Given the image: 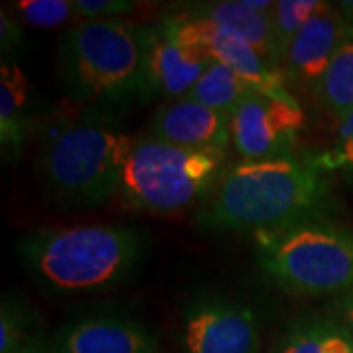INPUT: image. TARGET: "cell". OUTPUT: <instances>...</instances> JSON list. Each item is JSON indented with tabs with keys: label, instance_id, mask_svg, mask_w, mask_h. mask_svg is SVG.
<instances>
[{
	"label": "cell",
	"instance_id": "d6986e66",
	"mask_svg": "<svg viewBox=\"0 0 353 353\" xmlns=\"http://www.w3.org/2000/svg\"><path fill=\"white\" fill-rule=\"evenodd\" d=\"M316 101L320 102L336 120L353 110V28L350 26L345 38L330 61L326 73L316 88Z\"/></svg>",
	"mask_w": 353,
	"mask_h": 353
},
{
	"label": "cell",
	"instance_id": "d4e9b609",
	"mask_svg": "<svg viewBox=\"0 0 353 353\" xmlns=\"http://www.w3.org/2000/svg\"><path fill=\"white\" fill-rule=\"evenodd\" d=\"M326 314L353 334V289L334 296L326 306Z\"/></svg>",
	"mask_w": 353,
	"mask_h": 353
},
{
	"label": "cell",
	"instance_id": "5bb4252c",
	"mask_svg": "<svg viewBox=\"0 0 353 353\" xmlns=\"http://www.w3.org/2000/svg\"><path fill=\"white\" fill-rule=\"evenodd\" d=\"M32 85L20 65H0V150L2 161L16 163L32 134Z\"/></svg>",
	"mask_w": 353,
	"mask_h": 353
},
{
	"label": "cell",
	"instance_id": "9c48e42d",
	"mask_svg": "<svg viewBox=\"0 0 353 353\" xmlns=\"http://www.w3.org/2000/svg\"><path fill=\"white\" fill-rule=\"evenodd\" d=\"M157 24L179 46L234 69L238 75L250 81L261 92H275L289 88L285 75L273 69L245 39L234 34L232 30H226L199 16H192L181 8L165 14Z\"/></svg>",
	"mask_w": 353,
	"mask_h": 353
},
{
	"label": "cell",
	"instance_id": "3957f363",
	"mask_svg": "<svg viewBox=\"0 0 353 353\" xmlns=\"http://www.w3.org/2000/svg\"><path fill=\"white\" fill-rule=\"evenodd\" d=\"M134 139L101 112L57 122L43 136L38 171L55 201L67 206H101L120 190Z\"/></svg>",
	"mask_w": 353,
	"mask_h": 353
},
{
	"label": "cell",
	"instance_id": "52a82bcc",
	"mask_svg": "<svg viewBox=\"0 0 353 353\" xmlns=\"http://www.w3.org/2000/svg\"><path fill=\"white\" fill-rule=\"evenodd\" d=\"M183 353H259V312L224 294H196L183 308Z\"/></svg>",
	"mask_w": 353,
	"mask_h": 353
},
{
	"label": "cell",
	"instance_id": "ba28073f",
	"mask_svg": "<svg viewBox=\"0 0 353 353\" xmlns=\"http://www.w3.org/2000/svg\"><path fill=\"white\" fill-rule=\"evenodd\" d=\"M303 106L289 88L255 92L230 116L232 148L241 159H271L299 152Z\"/></svg>",
	"mask_w": 353,
	"mask_h": 353
},
{
	"label": "cell",
	"instance_id": "7402d4cb",
	"mask_svg": "<svg viewBox=\"0 0 353 353\" xmlns=\"http://www.w3.org/2000/svg\"><path fill=\"white\" fill-rule=\"evenodd\" d=\"M324 165L328 171H338L345 179L353 181V110L336 120L334 143L322 152Z\"/></svg>",
	"mask_w": 353,
	"mask_h": 353
},
{
	"label": "cell",
	"instance_id": "7a4b0ae2",
	"mask_svg": "<svg viewBox=\"0 0 353 353\" xmlns=\"http://www.w3.org/2000/svg\"><path fill=\"white\" fill-rule=\"evenodd\" d=\"M145 248V234L138 228L90 224L34 232L16 243V253L46 292L81 294L124 283L141 263Z\"/></svg>",
	"mask_w": 353,
	"mask_h": 353
},
{
	"label": "cell",
	"instance_id": "9a60e30c",
	"mask_svg": "<svg viewBox=\"0 0 353 353\" xmlns=\"http://www.w3.org/2000/svg\"><path fill=\"white\" fill-rule=\"evenodd\" d=\"M181 10L204 18L208 22H214L226 30H232L234 34L245 39L273 69L281 71L277 67V59H275L271 12H261L257 8H253L250 0L192 2V4L181 6Z\"/></svg>",
	"mask_w": 353,
	"mask_h": 353
},
{
	"label": "cell",
	"instance_id": "6da1fadb",
	"mask_svg": "<svg viewBox=\"0 0 353 353\" xmlns=\"http://www.w3.org/2000/svg\"><path fill=\"white\" fill-rule=\"evenodd\" d=\"M328 173L318 152L230 163L196 210L194 228L257 236L326 216Z\"/></svg>",
	"mask_w": 353,
	"mask_h": 353
},
{
	"label": "cell",
	"instance_id": "ffe728a7",
	"mask_svg": "<svg viewBox=\"0 0 353 353\" xmlns=\"http://www.w3.org/2000/svg\"><path fill=\"white\" fill-rule=\"evenodd\" d=\"M328 2L320 0H277L271 10V26H273V41H275V59L277 67H283L285 55L290 43L301 34L316 14L324 10Z\"/></svg>",
	"mask_w": 353,
	"mask_h": 353
},
{
	"label": "cell",
	"instance_id": "603a6c76",
	"mask_svg": "<svg viewBox=\"0 0 353 353\" xmlns=\"http://www.w3.org/2000/svg\"><path fill=\"white\" fill-rule=\"evenodd\" d=\"M75 16L83 20H114V16L132 12L136 2L130 0H73Z\"/></svg>",
	"mask_w": 353,
	"mask_h": 353
},
{
	"label": "cell",
	"instance_id": "5b68a950",
	"mask_svg": "<svg viewBox=\"0 0 353 353\" xmlns=\"http://www.w3.org/2000/svg\"><path fill=\"white\" fill-rule=\"evenodd\" d=\"M228 165L226 152L179 148L145 134L134 139L118 196L128 210L139 214L199 210Z\"/></svg>",
	"mask_w": 353,
	"mask_h": 353
},
{
	"label": "cell",
	"instance_id": "cb8c5ba5",
	"mask_svg": "<svg viewBox=\"0 0 353 353\" xmlns=\"http://www.w3.org/2000/svg\"><path fill=\"white\" fill-rule=\"evenodd\" d=\"M24 43V28L12 10H0V48L2 55H10Z\"/></svg>",
	"mask_w": 353,
	"mask_h": 353
},
{
	"label": "cell",
	"instance_id": "8992f818",
	"mask_svg": "<svg viewBox=\"0 0 353 353\" xmlns=\"http://www.w3.org/2000/svg\"><path fill=\"white\" fill-rule=\"evenodd\" d=\"M255 257L265 275L294 296H338L353 289V230L326 216L257 234Z\"/></svg>",
	"mask_w": 353,
	"mask_h": 353
},
{
	"label": "cell",
	"instance_id": "4fadbf2b",
	"mask_svg": "<svg viewBox=\"0 0 353 353\" xmlns=\"http://www.w3.org/2000/svg\"><path fill=\"white\" fill-rule=\"evenodd\" d=\"M150 136L189 150L226 152L232 145L230 118L192 99L163 102L153 112Z\"/></svg>",
	"mask_w": 353,
	"mask_h": 353
},
{
	"label": "cell",
	"instance_id": "44dd1931",
	"mask_svg": "<svg viewBox=\"0 0 353 353\" xmlns=\"http://www.w3.org/2000/svg\"><path fill=\"white\" fill-rule=\"evenodd\" d=\"M22 24L53 30L75 16V2L69 0H18L10 8Z\"/></svg>",
	"mask_w": 353,
	"mask_h": 353
},
{
	"label": "cell",
	"instance_id": "30bf717a",
	"mask_svg": "<svg viewBox=\"0 0 353 353\" xmlns=\"http://www.w3.org/2000/svg\"><path fill=\"white\" fill-rule=\"evenodd\" d=\"M347 30L350 26L343 20L338 6L332 2L304 26L301 34L290 43L281 67L289 90L316 94V88Z\"/></svg>",
	"mask_w": 353,
	"mask_h": 353
},
{
	"label": "cell",
	"instance_id": "2e32d148",
	"mask_svg": "<svg viewBox=\"0 0 353 353\" xmlns=\"http://www.w3.org/2000/svg\"><path fill=\"white\" fill-rule=\"evenodd\" d=\"M267 353H353V334L328 314L290 320Z\"/></svg>",
	"mask_w": 353,
	"mask_h": 353
},
{
	"label": "cell",
	"instance_id": "7c38bea8",
	"mask_svg": "<svg viewBox=\"0 0 353 353\" xmlns=\"http://www.w3.org/2000/svg\"><path fill=\"white\" fill-rule=\"evenodd\" d=\"M50 353H157V340L138 320L90 316L59 330Z\"/></svg>",
	"mask_w": 353,
	"mask_h": 353
},
{
	"label": "cell",
	"instance_id": "8fae6325",
	"mask_svg": "<svg viewBox=\"0 0 353 353\" xmlns=\"http://www.w3.org/2000/svg\"><path fill=\"white\" fill-rule=\"evenodd\" d=\"M145 83L152 99L165 102L187 99L196 87L212 59L187 50L169 38L161 26H145Z\"/></svg>",
	"mask_w": 353,
	"mask_h": 353
},
{
	"label": "cell",
	"instance_id": "ac0fdd59",
	"mask_svg": "<svg viewBox=\"0 0 353 353\" xmlns=\"http://www.w3.org/2000/svg\"><path fill=\"white\" fill-rule=\"evenodd\" d=\"M255 92H259V88L238 75L234 69L212 61L187 99L201 102L230 118L241 102L248 101Z\"/></svg>",
	"mask_w": 353,
	"mask_h": 353
},
{
	"label": "cell",
	"instance_id": "e0dca14e",
	"mask_svg": "<svg viewBox=\"0 0 353 353\" xmlns=\"http://www.w3.org/2000/svg\"><path fill=\"white\" fill-rule=\"evenodd\" d=\"M41 316L24 296L4 292L0 303V353H50Z\"/></svg>",
	"mask_w": 353,
	"mask_h": 353
},
{
	"label": "cell",
	"instance_id": "277c9868",
	"mask_svg": "<svg viewBox=\"0 0 353 353\" xmlns=\"http://www.w3.org/2000/svg\"><path fill=\"white\" fill-rule=\"evenodd\" d=\"M145 26L124 20H83L57 43V77L71 101L108 106L148 102Z\"/></svg>",
	"mask_w": 353,
	"mask_h": 353
}]
</instances>
